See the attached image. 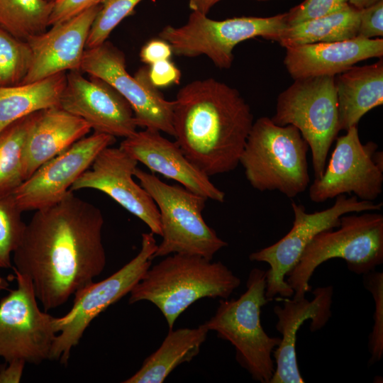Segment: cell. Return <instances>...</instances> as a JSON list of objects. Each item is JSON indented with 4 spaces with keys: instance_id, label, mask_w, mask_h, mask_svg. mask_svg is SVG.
<instances>
[{
    "instance_id": "cell-18",
    "label": "cell",
    "mask_w": 383,
    "mask_h": 383,
    "mask_svg": "<svg viewBox=\"0 0 383 383\" xmlns=\"http://www.w3.org/2000/svg\"><path fill=\"white\" fill-rule=\"evenodd\" d=\"M101 4L28 38L29 70L22 83L43 79L60 72L80 71L89 33ZM21 83V84H22Z\"/></svg>"
},
{
    "instance_id": "cell-3",
    "label": "cell",
    "mask_w": 383,
    "mask_h": 383,
    "mask_svg": "<svg viewBox=\"0 0 383 383\" xmlns=\"http://www.w3.org/2000/svg\"><path fill=\"white\" fill-rule=\"evenodd\" d=\"M240 284V278L221 262L175 253L150 267L131 291L128 301L152 303L172 329L178 317L196 301L227 299Z\"/></svg>"
},
{
    "instance_id": "cell-6",
    "label": "cell",
    "mask_w": 383,
    "mask_h": 383,
    "mask_svg": "<svg viewBox=\"0 0 383 383\" xmlns=\"http://www.w3.org/2000/svg\"><path fill=\"white\" fill-rule=\"evenodd\" d=\"M265 289L266 271L252 269L246 291L236 299H221L214 315L204 323L234 346L238 363L261 383L270 382L275 368L272 353L281 341V338L269 336L261 324V309L270 301Z\"/></svg>"
},
{
    "instance_id": "cell-31",
    "label": "cell",
    "mask_w": 383,
    "mask_h": 383,
    "mask_svg": "<svg viewBox=\"0 0 383 383\" xmlns=\"http://www.w3.org/2000/svg\"><path fill=\"white\" fill-rule=\"evenodd\" d=\"M142 0H102L87 38L86 48H91L106 40L113 30L134 12Z\"/></svg>"
},
{
    "instance_id": "cell-41",
    "label": "cell",
    "mask_w": 383,
    "mask_h": 383,
    "mask_svg": "<svg viewBox=\"0 0 383 383\" xmlns=\"http://www.w3.org/2000/svg\"><path fill=\"white\" fill-rule=\"evenodd\" d=\"M9 287V282L6 279L3 277L0 274V291L8 289Z\"/></svg>"
},
{
    "instance_id": "cell-40",
    "label": "cell",
    "mask_w": 383,
    "mask_h": 383,
    "mask_svg": "<svg viewBox=\"0 0 383 383\" xmlns=\"http://www.w3.org/2000/svg\"><path fill=\"white\" fill-rule=\"evenodd\" d=\"M380 0H349V4L353 7L361 10L370 6Z\"/></svg>"
},
{
    "instance_id": "cell-26",
    "label": "cell",
    "mask_w": 383,
    "mask_h": 383,
    "mask_svg": "<svg viewBox=\"0 0 383 383\" xmlns=\"http://www.w3.org/2000/svg\"><path fill=\"white\" fill-rule=\"evenodd\" d=\"M360 16V10L349 4L338 11L287 26L276 41L286 48L353 38L357 35Z\"/></svg>"
},
{
    "instance_id": "cell-2",
    "label": "cell",
    "mask_w": 383,
    "mask_h": 383,
    "mask_svg": "<svg viewBox=\"0 0 383 383\" xmlns=\"http://www.w3.org/2000/svg\"><path fill=\"white\" fill-rule=\"evenodd\" d=\"M173 102L174 137L186 157L209 177L234 170L254 122L239 91L213 78L198 79Z\"/></svg>"
},
{
    "instance_id": "cell-23",
    "label": "cell",
    "mask_w": 383,
    "mask_h": 383,
    "mask_svg": "<svg viewBox=\"0 0 383 383\" xmlns=\"http://www.w3.org/2000/svg\"><path fill=\"white\" fill-rule=\"evenodd\" d=\"M339 126L347 131L357 126L360 118L383 104V60L372 65H353L335 77Z\"/></svg>"
},
{
    "instance_id": "cell-5",
    "label": "cell",
    "mask_w": 383,
    "mask_h": 383,
    "mask_svg": "<svg viewBox=\"0 0 383 383\" xmlns=\"http://www.w3.org/2000/svg\"><path fill=\"white\" fill-rule=\"evenodd\" d=\"M333 258L344 260L348 270L357 274L375 270L383 263V215L369 211L347 213L340 217L337 230L317 234L286 275L294 300L305 298L311 292L309 282L315 270Z\"/></svg>"
},
{
    "instance_id": "cell-20",
    "label": "cell",
    "mask_w": 383,
    "mask_h": 383,
    "mask_svg": "<svg viewBox=\"0 0 383 383\" xmlns=\"http://www.w3.org/2000/svg\"><path fill=\"white\" fill-rule=\"evenodd\" d=\"M312 293L314 297L311 301L306 297L300 300L285 298L282 306L276 305L273 309L277 317L276 328L282 338L272 353L275 368L270 383L304 382L297 364L296 333L307 320L311 321V332L321 329L327 323L332 315L333 288L318 287Z\"/></svg>"
},
{
    "instance_id": "cell-38",
    "label": "cell",
    "mask_w": 383,
    "mask_h": 383,
    "mask_svg": "<svg viewBox=\"0 0 383 383\" xmlns=\"http://www.w3.org/2000/svg\"><path fill=\"white\" fill-rule=\"evenodd\" d=\"M26 362L23 360H13L0 367V383H18L21 382Z\"/></svg>"
},
{
    "instance_id": "cell-15",
    "label": "cell",
    "mask_w": 383,
    "mask_h": 383,
    "mask_svg": "<svg viewBox=\"0 0 383 383\" xmlns=\"http://www.w3.org/2000/svg\"><path fill=\"white\" fill-rule=\"evenodd\" d=\"M116 137L94 132L41 165L11 195L22 211L39 210L61 201L75 180Z\"/></svg>"
},
{
    "instance_id": "cell-19",
    "label": "cell",
    "mask_w": 383,
    "mask_h": 383,
    "mask_svg": "<svg viewBox=\"0 0 383 383\" xmlns=\"http://www.w3.org/2000/svg\"><path fill=\"white\" fill-rule=\"evenodd\" d=\"M119 148L152 172L173 179L206 199L225 201V193L211 182L210 177L186 157L176 141L167 139L160 131L148 128L136 131L125 138Z\"/></svg>"
},
{
    "instance_id": "cell-29",
    "label": "cell",
    "mask_w": 383,
    "mask_h": 383,
    "mask_svg": "<svg viewBox=\"0 0 383 383\" xmlns=\"http://www.w3.org/2000/svg\"><path fill=\"white\" fill-rule=\"evenodd\" d=\"M30 62L31 51L28 42L0 26V87L21 84Z\"/></svg>"
},
{
    "instance_id": "cell-17",
    "label": "cell",
    "mask_w": 383,
    "mask_h": 383,
    "mask_svg": "<svg viewBox=\"0 0 383 383\" xmlns=\"http://www.w3.org/2000/svg\"><path fill=\"white\" fill-rule=\"evenodd\" d=\"M59 106L84 120L94 132L127 138L137 131L128 102L104 80L85 78L80 71L67 73Z\"/></svg>"
},
{
    "instance_id": "cell-14",
    "label": "cell",
    "mask_w": 383,
    "mask_h": 383,
    "mask_svg": "<svg viewBox=\"0 0 383 383\" xmlns=\"http://www.w3.org/2000/svg\"><path fill=\"white\" fill-rule=\"evenodd\" d=\"M345 131L336 138L322 176L309 187L310 199L315 203L352 193L360 200L374 201L382 192L383 165L374 157L377 144H362L357 126Z\"/></svg>"
},
{
    "instance_id": "cell-36",
    "label": "cell",
    "mask_w": 383,
    "mask_h": 383,
    "mask_svg": "<svg viewBox=\"0 0 383 383\" xmlns=\"http://www.w3.org/2000/svg\"><path fill=\"white\" fill-rule=\"evenodd\" d=\"M148 77L155 87L163 88L179 84L181 72L170 59L164 60L149 65Z\"/></svg>"
},
{
    "instance_id": "cell-16",
    "label": "cell",
    "mask_w": 383,
    "mask_h": 383,
    "mask_svg": "<svg viewBox=\"0 0 383 383\" xmlns=\"http://www.w3.org/2000/svg\"><path fill=\"white\" fill-rule=\"evenodd\" d=\"M138 161L120 148L102 150L70 191L93 189L105 193L144 222L153 234L161 235L157 207L145 189L133 179Z\"/></svg>"
},
{
    "instance_id": "cell-4",
    "label": "cell",
    "mask_w": 383,
    "mask_h": 383,
    "mask_svg": "<svg viewBox=\"0 0 383 383\" xmlns=\"http://www.w3.org/2000/svg\"><path fill=\"white\" fill-rule=\"evenodd\" d=\"M309 150L295 126H278L262 116L253 122L239 164L254 189L277 190L294 198L305 192L310 182Z\"/></svg>"
},
{
    "instance_id": "cell-28",
    "label": "cell",
    "mask_w": 383,
    "mask_h": 383,
    "mask_svg": "<svg viewBox=\"0 0 383 383\" xmlns=\"http://www.w3.org/2000/svg\"><path fill=\"white\" fill-rule=\"evenodd\" d=\"M52 5L48 0H0V26L26 41L47 30Z\"/></svg>"
},
{
    "instance_id": "cell-34",
    "label": "cell",
    "mask_w": 383,
    "mask_h": 383,
    "mask_svg": "<svg viewBox=\"0 0 383 383\" xmlns=\"http://www.w3.org/2000/svg\"><path fill=\"white\" fill-rule=\"evenodd\" d=\"M383 35V0L360 10L357 36L372 39Z\"/></svg>"
},
{
    "instance_id": "cell-35",
    "label": "cell",
    "mask_w": 383,
    "mask_h": 383,
    "mask_svg": "<svg viewBox=\"0 0 383 383\" xmlns=\"http://www.w3.org/2000/svg\"><path fill=\"white\" fill-rule=\"evenodd\" d=\"M101 1L102 0H56L53 2L49 26L67 20L100 4Z\"/></svg>"
},
{
    "instance_id": "cell-42",
    "label": "cell",
    "mask_w": 383,
    "mask_h": 383,
    "mask_svg": "<svg viewBox=\"0 0 383 383\" xmlns=\"http://www.w3.org/2000/svg\"><path fill=\"white\" fill-rule=\"evenodd\" d=\"M48 1H50V2H54V1H56V0H48Z\"/></svg>"
},
{
    "instance_id": "cell-32",
    "label": "cell",
    "mask_w": 383,
    "mask_h": 383,
    "mask_svg": "<svg viewBox=\"0 0 383 383\" xmlns=\"http://www.w3.org/2000/svg\"><path fill=\"white\" fill-rule=\"evenodd\" d=\"M365 288L370 292L374 301V324L368 336V350L370 359L368 365H373L383 356V273L373 270L362 274Z\"/></svg>"
},
{
    "instance_id": "cell-7",
    "label": "cell",
    "mask_w": 383,
    "mask_h": 383,
    "mask_svg": "<svg viewBox=\"0 0 383 383\" xmlns=\"http://www.w3.org/2000/svg\"><path fill=\"white\" fill-rule=\"evenodd\" d=\"M134 176L160 213L162 240L152 260L175 253L213 260L217 252L228 245L204 219L206 199L182 185L168 184L138 167Z\"/></svg>"
},
{
    "instance_id": "cell-25",
    "label": "cell",
    "mask_w": 383,
    "mask_h": 383,
    "mask_svg": "<svg viewBox=\"0 0 383 383\" xmlns=\"http://www.w3.org/2000/svg\"><path fill=\"white\" fill-rule=\"evenodd\" d=\"M67 73L30 83L0 87V133L16 121L36 111L59 106Z\"/></svg>"
},
{
    "instance_id": "cell-27",
    "label": "cell",
    "mask_w": 383,
    "mask_h": 383,
    "mask_svg": "<svg viewBox=\"0 0 383 383\" xmlns=\"http://www.w3.org/2000/svg\"><path fill=\"white\" fill-rule=\"evenodd\" d=\"M37 113L16 121L0 133V199L11 196L24 181L25 143Z\"/></svg>"
},
{
    "instance_id": "cell-21",
    "label": "cell",
    "mask_w": 383,
    "mask_h": 383,
    "mask_svg": "<svg viewBox=\"0 0 383 383\" xmlns=\"http://www.w3.org/2000/svg\"><path fill=\"white\" fill-rule=\"evenodd\" d=\"M284 64L294 79L335 76L356 63L383 55V39L353 38L286 48Z\"/></svg>"
},
{
    "instance_id": "cell-22",
    "label": "cell",
    "mask_w": 383,
    "mask_h": 383,
    "mask_svg": "<svg viewBox=\"0 0 383 383\" xmlns=\"http://www.w3.org/2000/svg\"><path fill=\"white\" fill-rule=\"evenodd\" d=\"M91 129L84 120L60 106L38 111L25 143L24 181L47 161L84 138Z\"/></svg>"
},
{
    "instance_id": "cell-8",
    "label": "cell",
    "mask_w": 383,
    "mask_h": 383,
    "mask_svg": "<svg viewBox=\"0 0 383 383\" xmlns=\"http://www.w3.org/2000/svg\"><path fill=\"white\" fill-rule=\"evenodd\" d=\"M335 77L294 79L279 94L271 118L278 126L298 128L311 151L315 179L322 176L330 148L340 131Z\"/></svg>"
},
{
    "instance_id": "cell-33",
    "label": "cell",
    "mask_w": 383,
    "mask_h": 383,
    "mask_svg": "<svg viewBox=\"0 0 383 383\" xmlns=\"http://www.w3.org/2000/svg\"><path fill=\"white\" fill-rule=\"evenodd\" d=\"M349 0H304L287 12L288 26L338 11L349 5Z\"/></svg>"
},
{
    "instance_id": "cell-1",
    "label": "cell",
    "mask_w": 383,
    "mask_h": 383,
    "mask_svg": "<svg viewBox=\"0 0 383 383\" xmlns=\"http://www.w3.org/2000/svg\"><path fill=\"white\" fill-rule=\"evenodd\" d=\"M101 210L70 191L59 202L36 210L12 255L13 270L32 282L45 311L65 304L104 271Z\"/></svg>"
},
{
    "instance_id": "cell-30",
    "label": "cell",
    "mask_w": 383,
    "mask_h": 383,
    "mask_svg": "<svg viewBox=\"0 0 383 383\" xmlns=\"http://www.w3.org/2000/svg\"><path fill=\"white\" fill-rule=\"evenodd\" d=\"M11 196L0 199V270L13 267L12 255L26 223Z\"/></svg>"
},
{
    "instance_id": "cell-12",
    "label": "cell",
    "mask_w": 383,
    "mask_h": 383,
    "mask_svg": "<svg viewBox=\"0 0 383 383\" xmlns=\"http://www.w3.org/2000/svg\"><path fill=\"white\" fill-rule=\"evenodd\" d=\"M14 273L16 288L0 301V358L38 365L50 360L57 317L39 307L31 280Z\"/></svg>"
},
{
    "instance_id": "cell-10",
    "label": "cell",
    "mask_w": 383,
    "mask_h": 383,
    "mask_svg": "<svg viewBox=\"0 0 383 383\" xmlns=\"http://www.w3.org/2000/svg\"><path fill=\"white\" fill-rule=\"evenodd\" d=\"M157 247L152 233H142L139 252L111 276L86 285L74 294L70 310L57 317L56 335L50 360L66 365L71 350L78 345L91 321L109 306L130 294L151 266Z\"/></svg>"
},
{
    "instance_id": "cell-9",
    "label": "cell",
    "mask_w": 383,
    "mask_h": 383,
    "mask_svg": "<svg viewBox=\"0 0 383 383\" xmlns=\"http://www.w3.org/2000/svg\"><path fill=\"white\" fill-rule=\"evenodd\" d=\"M287 13L270 17H236L221 21L192 11L181 26H167L159 38L167 41L177 56L206 55L218 68L232 66L233 50L238 43L255 37L276 41L287 26Z\"/></svg>"
},
{
    "instance_id": "cell-13",
    "label": "cell",
    "mask_w": 383,
    "mask_h": 383,
    "mask_svg": "<svg viewBox=\"0 0 383 383\" xmlns=\"http://www.w3.org/2000/svg\"><path fill=\"white\" fill-rule=\"evenodd\" d=\"M80 72L101 79L115 89L130 104L138 126L174 137V102L167 100L151 83L148 67H141L131 76L126 70L123 52L106 40L85 49Z\"/></svg>"
},
{
    "instance_id": "cell-24",
    "label": "cell",
    "mask_w": 383,
    "mask_h": 383,
    "mask_svg": "<svg viewBox=\"0 0 383 383\" xmlns=\"http://www.w3.org/2000/svg\"><path fill=\"white\" fill-rule=\"evenodd\" d=\"M209 330L196 328L169 329L157 350L146 357L140 369L123 383H162L179 365L191 362L200 352Z\"/></svg>"
},
{
    "instance_id": "cell-39",
    "label": "cell",
    "mask_w": 383,
    "mask_h": 383,
    "mask_svg": "<svg viewBox=\"0 0 383 383\" xmlns=\"http://www.w3.org/2000/svg\"><path fill=\"white\" fill-rule=\"evenodd\" d=\"M221 0H189V7L192 11L207 15L210 9ZM265 1L268 0H257Z\"/></svg>"
},
{
    "instance_id": "cell-37",
    "label": "cell",
    "mask_w": 383,
    "mask_h": 383,
    "mask_svg": "<svg viewBox=\"0 0 383 383\" xmlns=\"http://www.w3.org/2000/svg\"><path fill=\"white\" fill-rule=\"evenodd\" d=\"M173 53L170 45L165 40L157 38L147 42L140 52V60L150 65L156 62L170 59Z\"/></svg>"
},
{
    "instance_id": "cell-11",
    "label": "cell",
    "mask_w": 383,
    "mask_h": 383,
    "mask_svg": "<svg viewBox=\"0 0 383 383\" xmlns=\"http://www.w3.org/2000/svg\"><path fill=\"white\" fill-rule=\"evenodd\" d=\"M383 204L360 200L355 196L341 194L334 204L320 211L308 213L302 204L292 203L294 221L291 230L275 243L253 252L250 261L269 265L266 271L265 296L271 301L276 296L290 298L294 291L285 280L286 275L297 264L306 247L319 233L338 228L342 216L350 213L381 210Z\"/></svg>"
}]
</instances>
